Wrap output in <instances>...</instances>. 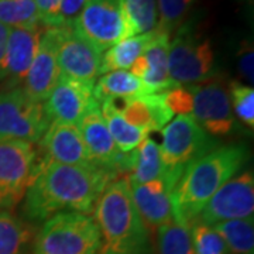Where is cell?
<instances>
[{
    "label": "cell",
    "instance_id": "28",
    "mask_svg": "<svg viewBox=\"0 0 254 254\" xmlns=\"http://www.w3.org/2000/svg\"><path fill=\"white\" fill-rule=\"evenodd\" d=\"M158 254H196L192 245L190 226L173 219L157 227Z\"/></svg>",
    "mask_w": 254,
    "mask_h": 254
},
{
    "label": "cell",
    "instance_id": "22",
    "mask_svg": "<svg viewBox=\"0 0 254 254\" xmlns=\"http://www.w3.org/2000/svg\"><path fill=\"white\" fill-rule=\"evenodd\" d=\"M36 232L26 220L0 210V254H33Z\"/></svg>",
    "mask_w": 254,
    "mask_h": 254
},
{
    "label": "cell",
    "instance_id": "9",
    "mask_svg": "<svg viewBox=\"0 0 254 254\" xmlns=\"http://www.w3.org/2000/svg\"><path fill=\"white\" fill-rule=\"evenodd\" d=\"M71 27L103 53L126 38L122 0H86Z\"/></svg>",
    "mask_w": 254,
    "mask_h": 254
},
{
    "label": "cell",
    "instance_id": "35",
    "mask_svg": "<svg viewBox=\"0 0 254 254\" xmlns=\"http://www.w3.org/2000/svg\"><path fill=\"white\" fill-rule=\"evenodd\" d=\"M40 14V21L46 27H58L61 0H34Z\"/></svg>",
    "mask_w": 254,
    "mask_h": 254
},
{
    "label": "cell",
    "instance_id": "5",
    "mask_svg": "<svg viewBox=\"0 0 254 254\" xmlns=\"http://www.w3.org/2000/svg\"><path fill=\"white\" fill-rule=\"evenodd\" d=\"M100 233L92 216L63 212L44 220L33 254H99Z\"/></svg>",
    "mask_w": 254,
    "mask_h": 254
},
{
    "label": "cell",
    "instance_id": "38",
    "mask_svg": "<svg viewBox=\"0 0 254 254\" xmlns=\"http://www.w3.org/2000/svg\"><path fill=\"white\" fill-rule=\"evenodd\" d=\"M242 1H247V3H252L253 0H242Z\"/></svg>",
    "mask_w": 254,
    "mask_h": 254
},
{
    "label": "cell",
    "instance_id": "25",
    "mask_svg": "<svg viewBox=\"0 0 254 254\" xmlns=\"http://www.w3.org/2000/svg\"><path fill=\"white\" fill-rule=\"evenodd\" d=\"M144 83L130 71H112L103 73L93 85V96L98 102L105 99H126L147 95Z\"/></svg>",
    "mask_w": 254,
    "mask_h": 254
},
{
    "label": "cell",
    "instance_id": "32",
    "mask_svg": "<svg viewBox=\"0 0 254 254\" xmlns=\"http://www.w3.org/2000/svg\"><path fill=\"white\" fill-rule=\"evenodd\" d=\"M230 105L235 118H237L246 127H254V89L242 82H232L230 89Z\"/></svg>",
    "mask_w": 254,
    "mask_h": 254
},
{
    "label": "cell",
    "instance_id": "13",
    "mask_svg": "<svg viewBox=\"0 0 254 254\" xmlns=\"http://www.w3.org/2000/svg\"><path fill=\"white\" fill-rule=\"evenodd\" d=\"M58 28L57 61L60 73L78 81L95 83L99 76L102 53L76 34L72 27Z\"/></svg>",
    "mask_w": 254,
    "mask_h": 254
},
{
    "label": "cell",
    "instance_id": "6",
    "mask_svg": "<svg viewBox=\"0 0 254 254\" xmlns=\"http://www.w3.org/2000/svg\"><path fill=\"white\" fill-rule=\"evenodd\" d=\"M168 72L174 86L198 85L212 79L215 53L210 40L180 27L168 48Z\"/></svg>",
    "mask_w": 254,
    "mask_h": 254
},
{
    "label": "cell",
    "instance_id": "2",
    "mask_svg": "<svg viewBox=\"0 0 254 254\" xmlns=\"http://www.w3.org/2000/svg\"><path fill=\"white\" fill-rule=\"evenodd\" d=\"M243 144L218 147L193 161L184 171L171 195L175 220L190 226L203 206L247 163Z\"/></svg>",
    "mask_w": 254,
    "mask_h": 254
},
{
    "label": "cell",
    "instance_id": "20",
    "mask_svg": "<svg viewBox=\"0 0 254 254\" xmlns=\"http://www.w3.org/2000/svg\"><path fill=\"white\" fill-rule=\"evenodd\" d=\"M168 48L170 36L158 30L154 40L143 53L147 63V72L141 81L148 93H163L174 88L168 72Z\"/></svg>",
    "mask_w": 254,
    "mask_h": 254
},
{
    "label": "cell",
    "instance_id": "34",
    "mask_svg": "<svg viewBox=\"0 0 254 254\" xmlns=\"http://www.w3.org/2000/svg\"><path fill=\"white\" fill-rule=\"evenodd\" d=\"M237 69L240 75L245 78L247 85L250 83V86L254 82V48L253 43L246 40L243 41L239 51H237Z\"/></svg>",
    "mask_w": 254,
    "mask_h": 254
},
{
    "label": "cell",
    "instance_id": "29",
    "mask_svg": "<svg viewBox=\"0 0 254 254\" xmlns=\"http://www.w3.org/2000/svg\"><path fill=\"white\" fill-rule=\"evenodd\" d=\"M0 23L9 28L41 26L34 0H0Z\"/></svg>",
    "mask_w": 254,
    "mask_h": 254
},
{
    "label": "cell",
    "instance_id": "30",
    "mask_svg": "<svg viewBox=\"0 0 254 254\" xmlns=\"http://www.w3.org/2000/svg\"><path fill=\"white\" fill-rule=\"evenodd\" d=\"M158 10L157 28L171 36L181 27V23L190 13L193 0H155Z\"/></svg>",
    "mask_w": 254,
    "mask_h": 254
},
{
    "label": "cell",
    "instance_id": "19",
    "mask_svg": "<svg viewBox=\"0 0 254 254\" xmlns=\"http://www.w3.org/2000/svg\"><path fill=\"white\" fill-rule=\"evenodd\" d=\"M119 112L128 125L147 133L161 131L173 120V113L164 103L163 93H147L115 100Z\"/></svg>",
    "mask_w": 254,
    "mask_h": 254
},
{
    "label": "cell",
    "instance_id": "4",
    "mask_svg": "<svg viewBox=\"0 0 254 254\" xmlns=\"http://www.w3.org/2000/svg\"><path fill=\"white\" fill-rule=\"evenodd\" d=\"M160 145L164 164V180L173 190L184 171L216 147V140L196 123L190 115H180L161 130Z\"/></svg>",
    "mask_w": 254,
    "mask_h": 254
},
{
    "label": "cell",
    "instance_id": "10",
    "mask_svg": "<svg viewBox=\"0 0 254 254\" xmlns=\"http://www.w3.org/2000/svg\"><path fill=\"white\" fill-rule=\"evenodd\" d=\"M85 143L91 163L115 177L116 171H130L133 165V151L120 153L110 136L108 125L103 119L100 105L95 99L85 110L76 123Z\"/></svg>",
    "mask_w": 254,
    "mask_h": 254
},
{
    "label": "cell",
    "instance_id": "7",
    "mask_svg": "<svg viewBox=\"0 0 254 254\" xmlns=\"http://www.w3.org/2000/svg\"><path fill=\"white\" fill-rule=\"evenodd\" d=\"M48 125L43 103L21 86L0 92V141L38 143Z\"/></svg>",
    "mask_w": 254,
    "mask_h": 254
},
{
    "label": "cell",
    "instance_id": "36",
    "mask_svg": "<svg viewBox=\"0 0 254 254\" xmlns=\"http://www.w3.org/2000/svg\"><path fill=\"white\" fill-rule=\"evenodd\" d=\"M86 0H61L58 27H71L72 23L79 16Z\"/></svg>",
    "mask_w": 254,
    "mask_h": 254
},
{
    "label": "cell",
    "instance_id": "37",
    "mask_svg": "<svg viewBox=\"0 0 254 254\" xmlns=\"http://www.w3.org/2000/svg\"><path fill=\"white\" fill-rule=\"evenodd\" d=\"M9 33L10 28L0 23V81H4L6 76V51Z\"/></svg>",
    "mask_w": 254,
    "mask_h": 254
},
{
    "label": "cell",
    "instance_id": "1",
    "mask_svg": "<svg viewBox=\"0 0 254 254\" xmlns=\"http://www.w3.org/2000/svg\"><path fill=\"white\" fill-rule=\"evenodd\" d=\"M113 175L96 165L38 163L24 195V215L44 222L63 212L89 215Z\"/></svg>",
    "mask_w": 254,
    "mask_h": 254
},
{
    "label": "cell",
    "instance_id": "33",
    "mask_svg": "<svg viewBox=\"0 0 254 254\" xmlns=\"http://www.w3.org/2000/svg\"><path fill=\"white\" fill-rule=\"evenodd\" d=\"M163 99L173 115H190L192 112V92L190 86H174L163 92Z\"/></svg>",
    "mask_w": 254,
    "mask_h": 254
},
{
    "label": "cell",
    "instance_id": "8",
    "mask_svg": "<svg viewBox=\"0 0 254 254\" xmlns=\"http://www.w3.org/2000/svg\"><path fill=\"white\" fill-rule=\"evenodd\" d=\"M37 151L26 141H0V210L16 208L34 177Z\"/></svg>",
    "mask_w": 254,
    "mask_h": 254
},
{
    "label": "cell",
    "instance_id": "14",
    "mask_svg": "<svg viewBox=\"0 0 254 254\" xmlns=\"http://www.w3.org/2000/svg\"><path fill=\"white\" fill-rule=\"evenodd\" d=\"M93 85L92 82H82L60 75L54 89L43 103L48 122L76 125L95 100Z\"/></svg>",
    "mask_w": 254,
    "mask_h": 254
},
{
    "label": "cell",
    "instance_id": "31",
    "mask_svg": "<svg viewBox=\"0 0 254 254\" xmlns=\"http://www.w3.org/2000/svg\"><path fill=\"white\" fill-rule=\"evenodd\" d=\"M190 230L196 254H229L223 239L213 226L195 220L190 225Z\"/></svg>",
    "mask_w": 254,
    "mask_h": 254
},
{
    "label": "cell",
    "instance_id": "11",
    "mask_svg": "<svg viewBox=\"0 0 254 254\" xmlns=\"http://www.w3.org/2000/svg\"><path fill=\"white\" fill-rule=\"evenodd\" d=\"M192 92L190 116L209 136H229L236 127L229 89L219 81H206L190 85Z\"/></svg>",
    "mask_w": 254,
    "mask_h": 254
},
{
    "label": "cell",
    "instance_id": "26",
    "mask_svg": "<svg viewBox=\"0 0 254 254\" xmlns=\"http://www.w3.org/2000/svg\"><path fill=\"white\" fill-rule=\"evenodd\" d=\"M122 10L127 37L150 33L158 24V10L155 0H122Z\"/></svg>",
    "mask_w": 254,
    "mask_h": 254
},
{
    "label": "cell",
    "instance_id": "17",
    "mask_svg": "<svg viewBox=\"0 0 254 254\" xmlns=\"http://www.w3.org/2000/svg\"><path fill=\"white\" fill-rule=\"evenodd\" d=\"M46 28H10L6 51V76L7 88H20L27 76L28 69L36 58L40 40Z\"/></svg>",
    "mask_w": 254,
    "mask_h": 254
},
{
    "label": "cell",
    "instance_id": "3",
    "mask_svg": "<svg viewBox=\"0 0 254 254\" xmlns=\"http://www.w3.org/2000/svg\"><path fill=\"white\" fill-rule=\"evenodd\" d=\"M92 218L100 233L99 254H150L147 226L134 206L127 178L105 188Z\"/></svg>",
    "mask_w": 254,
    "mask_h": 254
},
{
    "label": "cell",
    "instance_id": "18",
    "mask_svg": "<svg viewBox=\"0 0 254 254\" xmlns=\"http://www.w3.org/2000/svg\"><path fill=\"white\" fill-rule=\"evenodd\" d=\"M173 187L164 178L140 185L130 184L134 206L145 226L157 229L173 220Z\"/></svg>",
    "mask_w": 254,
    "mask_h": 254
},
{
    "label": "cell",
    "instance_id": "12",
    "mask_svg": "<svg viewBox=\"0 0 254 254\" xmlns=\"http://www.w3.org/2000/svg\"><path fill=\"white\" fill-rule=\"evenodd\" d=\"M253 212L254 174L247 170L229 180L206 202L195 220L213 226L225 220L253 218Z\"/></svg>",
    "mask_w": 254,
    "mask_h": 254
},
{
    "label": "cell",
    "instance_id": "16",
    "mask_svg": "<svg viewBox=\"0 0 254 254\" xmlns=\"http://www.w3.org/2000/svg\"><path fill=\"white\" fill-rule=\"evenodd\" d=\"M58 27H46L36 58L28 69L21 88L37 102L44 103L60 79V68L57 61L58 48Z\"/></svg>",
    "mask_w": 254,
    "mask_h": 254
},
{
    "label": "cell",
    "instance_id": "23",
    "mask_svg": "<svg viewBox=\"0 0 254 254\" xmlns=\"http://www.w3.org/2000/svg\"><path fill=\"white\" fill-rule=\"evenodd\" d=\"M99 105L103 119L109 128L110 136L113 138L120 153L127 154V153L134 151L137 147L141 144V141L145 137L150 134L143 128L128 125L125 118L122 116V113L119 112L113 99L102 100L99 102Z\"/></svg>",
    "mask_w": 254,
    "mask_h": 254
},
{
    "label": "cell",
    "instance_id": "24",
    "mask_svg": "<svg viewBox=\"0 0 254 254\" xmlns=\"http://www.w3.org/2000/svg\"><path fill=\"white\" fill-rule=\"evenodd\" d=\"M164 164L160 144L151 137H145L133 151V165L128 175V184L140 185L164 178Z\"/></svg>",
    "mask_w": 254,
    "mask_h": 254
},
{
    "label": "cell",
    "instance_id": "21",
    "mask_svg": "<svg viewBox=\"0 0 254 254\" xmlns=\"http://www.w3.org/2000/svg\"><path fill=\"white\" fill-rule=\"evenodd\" d=\"M157 31L158 30L155 28L145 34L127 37L106 50V53L102 54L99 76L112 71H128L131 64L144 53L150 43L154 40Z\"/></svg>",
    "mask_w": 254,
    "mask_h": 254
},
{
    "label": "cell",
    "instance_id": "27",
    "mask_svg": "<svg viewBox=\"0 0 254 254\" xmlns=\"http://www.w3.org/2000/svg\"><path fill=\"white\" fill-rule=\"evenodd\" d=\"M213 229L223 239L229 253L254 254L253 218L233 219L213 225Z\"/></svg>",
    "mask_w": 254,
    "mask_h": 254
},
{
    "label": "cell",
    "instance_id": "15",
    "mask_svg": "<svg viewBox=\"0 0 254 254\" xmlns=\"http://www.w3.org/2000/svg\"><path fill=\"white\" fill-rule=\"evenodd\" d=\"M38 143L40 151L43 154L41 158L37 157L38 163H57L65 165L92 164L76 125L51 122Z\"/></svg>",
    "mask_w": 254,
    "mask_h": 254
}]
</instances>
